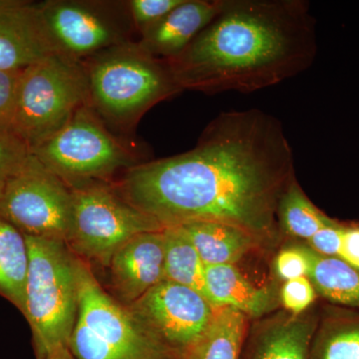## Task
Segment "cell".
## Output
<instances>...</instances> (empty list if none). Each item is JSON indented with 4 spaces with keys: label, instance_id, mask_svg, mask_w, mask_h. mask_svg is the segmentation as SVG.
<instances>
[{
    "label": "cell",
    "instance_id": "obj_1",
    "mask_svg": "<svg viewBox=\"0 0 359 359\" xmlns=\"http://www.w3.org/2000/svg\"><path fill=\"white\" fill-rule=\"evenodd\" d=\"M294 179L282 123L250 109L219 114L189 152L129 168L117 190L164 229L217 222L271 247L282 236L278 203Z\"/></svg>",
    "mask_w": 359,
    "mask_h": 359
},
{
    "label": "cell",
    "instance_id": "obj_2",
    "mask_svg": "<svg viewBox=\"0 0 359 359\" xmlns=\"http://www.w3.org/2000/svg\"><path fill=\"white\" fill-rule=\"evenodd\" d=\"M316 50L306 0H224L185 50L165 61L182 90L252 93L304 72Z\"/></svg>",
    "mask_w": 359,
    "mask_h": 359
},
{
    "label": "cell",
    "instance_id": "obj_3",
    "mask_svg": "<svg viewBox=\"0 0 359 359\" xmlns=\"http://www.w3.org/2000/svg\"><path fill=\"white\" fill-rule=\"evenodd\" d=\"M78 318L69 348L75 359H183L103 290L76 256Z\"/></svg>",
    "mask_w": 359,
    "mask_h": 359
},
{
    "label": "cell",
    "instance_id": "obj_4",
    "mask_svg": "<svg viewBox=\"0 0 359 359\" xmlns=\"http://www.w3.org/2000/svg\"><path fill=\"white\" fill-rule=\"evenodd\" d=\"M25 316L37 359L69 347L78 318L76 256L65 241L26 237Z\"/></svg>",
    "mask_w": 359,
    "mask_h": 359
},
{
    "label": "cell",
    "instance_id": "obj_5",
    "mask_svg": "<svg viewBox=\"0 0 359 359\" xmlns=\"http://www.w3.org/2000/svg\"><path fill=\"white\" fill-rule=\"evenodd\" d=\"M89 103L104 117L128 122L182 91L166 61L126 42L93 56L86 65Z\"/></svg>",
    "mask_w": 359,
    "mask_h": 359
},
{
    "label": "cell",
    "instance_id": "obj_6",
    "mask_svg": "<svg viewBox=\"0 0 359 359\" xmlns=\"http://www.w3.org/2000/svg\"><path fill=\"white\" fill-rule=\"evenodd\" d=\"M86 105V66L67 54H53L21 72L11 132L32 151Z\"/></svg>",
    "mask_w": 359,
    "mask_h": 359
},
{
    "label": "cell",
    "instance_id": "obj_7",
    "mask_svg": "<svg viewBox=\"0 0 359 359\" xmlns=\"http://www.w3.org/2000/svg\"><path fill=\"white\" fill-rule=\"evenodd\" d=\"M72 215L66 244L81 259L108 269L113 256L135 236L164 230L130 204L117 189L90 183L72 189Z\"/></svg>",
    "mask_w": 359,
    "mask_h": 359
},
{
    "label": "cell",
    "instance_id": "obj_8",
    "mask_svg": "<svg viewBox=\"0 0 359 359\" xmlns=\"http://www.w3.org/2000/svg\"><path fill=\"white\" fill-rule=\"evenodd\" d=\"M32 154L71 189L129 166L132 156L106 130L90 105L32 150Z\"/></svg>",
    "mask_w": 359,
    "mask_h": 359
},
{
    "label": "cell",
    "instance_id": "obj_9",
    "mask_svg": "<svg viewBox=\"0 0 359 359\" xmlns=\"http://www.w3.org/2000/svg\"><path fill=\"white\" fill-rule=\"evenodd\" d=\"M72 189L32 154L4 182L0 217L26 237L66 242L72 215Z\"/></svg>",
    "mask_w": 359,
    "mask_h": 359
},
{
    "label": "cell",
    "instance_id": "obj_10",
    "mask_svg": "<svg viewBox=\"0 0 359 359\" xmlns=\"http://www.w3.org/2000/svg\"><path fill=\"white\" fill-rule=\"evenodd\" d=\"M127 308L183 359L204 337L217 309L199 292L170 280H162Z\"/></svg>",
    "mask_w": 359,
    "mask_h": 359
},
{
    "label": "cell",
    "instance_id": "obj_11",
    "mask_svg": "<svg viewBox=\"0 0 359 359\" xmlns=\"http://www.w3.org/2000/svg\"><path fill=\"white\" fill-rule=\"evenodd\" d=\"M39 6L54 41L71 57H93L127 42L126 21L112 4L48 0Z\"/></svg>",
    "mask_w": 359,
    "mask_h": 359
},
{
    "label": "cell",
    "instance_id": "obj_12",
    "mask_svg": "<svg viewBox=\"0 0 359 359\" xmlns=\"http://www.w3.org/2000/svg\"><path fill=\"white\" fill-rule=\"evenodd\" d=\"M55 53L62 52L39 4L0 0V69L23 70Z\"/></svg>",
    "mask_w": 359,
    "mask_h": 359
},
{
    "label": "cell",
    "instance_id": "obj_13",
    "mask_svg": "<svg viewBox=\"0 0 359 359\" xmlns=\"http://www.w3.org/2000/svg\"><path fill=\"white\" fill-rule=\"evenodd\" d=\"M117 301L130 306L164 280L163 231L135 236L115 252L109 266Z\"/></svg>",
    "mask_w": 359,
    "mask_h": 359
},
{
    "label": "cell",
    "instance_id": "obj_14",
    "mask_svg": "<svg viewBox=\"0 0 359 359\" xmlns=\"http://www.w3.org/2000/svg\"><path fill=\"white\" fill-rule=\"evenodd\" d=\"M320 309L280 311L264 318L245 337L240 359H309Z\"/></svg>",
    "mask_w": 359,
    "mask_h": 359
},
{
    "label": "cell",
    "instance_id": "obj_15",
    "mask_svg": "<svg viewBox=\"0 0 359 359\" xmlns=\"http://www.w3.org/2000/svg\"><path fill=\"white\" fill-rule=\"evenodd\" d=\"M224 0H184L147 32L139 45L153 57L171 60L179 56L219 13Z\"/></svg>",
    "mask_w": 359,
    "mask_h": 359
},
{
    "label": "cell",
    "instance_id": "obj_16",
    "mask_svg": "<svg viewBox=\"0 0 359 359\" xmlns=\"http://www.w3.org/2000/svg\"><path fill=\"white\" fill-rule=\"evenodd\" d=\"M205 283L207 299L214 308L230 306L248 318L269 316L280 304V294L250 283L233 264L205 266Z\"/></svg>",
    "mask_w": 359,
    "mask_h": 359
},
{
    "label": "cell",
    "instance_id": "obj_17",
    "mask_svg": "<svg viewBox=\"0 0 359 359\" xmlns=\"http://www.w3.org/2000/svg\"><path fill=\"white\" fill-rule=\"evenodd\" d=\"M190 240L205 266L233 264L264 245L249 231L217 222H194L177 226Z\"/></svg>",
    "mask_w": 359,
    "mask_h": 359
},
{
    "label": "cell",
    "instance_id": "obj_18",
    "mask_svg": "<svg viewBox=\"0 0 359 359\" xmlns=\"http://www.w3.org/2000/svg\"><path fill=\"white\" fill-rule=\"evenodd\" d=\"M309 359H359V306L320 308Z\"/></svg>",
    "mask_w": 359,
    "mask_h": 359
},
{
    "label": "cell",
    "instance_id": "obj_19",
    "mask_svg": "<svg viewBox=\"0 0 359 359\" xmlns=\"http://www.w3.org/2000/svg\"><path fill=\"white\" fill-rule=\"evenodd\" d=\"M308 257L306 278L316 294L337 306H359V271L339 257L323 256L302 245Z\"/></svg>",
    "mask_w": 359,
    "mask_h": 359
},
{
    "label": "cell",
    "instance_id": "obj_20",
    "mask_svg": "<svg viewBox=\"0 0 359 359\" xmlns=\"http://www.w3.org/2000/svg\"><path fill=\"white\" fill-rule=\"evenodd\" d=\"M248 318L230 306L217 309L204 337L185 359H240L248 334Z\"/></svg>",
    "mask_w": 359,
    "mask_h": 359
},
{
    "label": "cell",
    "instance_id": "obj_21",
    "mask_svg": "<svg viewBox=\"0 0 359 359\" xmlns=\"http://www.w3.org/2000/svg\"><path fill=\"white\" fill-rule=\"evenodd\" d=\"M29 255L25 236L0 217V295L25 311Z\"/></svg>",
    "mask_w": 359,
    "mask_h": 359
},
{
    "label": "cell",
    "instance_id": "obj_22",
    "mask_svg": "<svg viewBox=\"0 0 359 359\" xmlns=\"http://www.w3.org/2000/svg\"><path fill=\"white\" fill-rule=\"evenodd\" d=\"M163 235L164 280L190 287L207 299L205 264L201 259L199 252L179 226L164 229Z\"/></svg>",
    "mask_w": 359,
    "mask_h": 359
},
{
    "label": "cell",
    "instance_id": "obj_23",
    "mask_svg": "<svg viewBox=\"0 0 359 359\" xmlns=\"http://www.w3.org/2000/svg\"><path fill=\"white\" fill-rule=\"evenodd\" d=\"M276 219L282 235L304 242L334 221L313 204L297 178L278 203Z\"/></svg>",
    "mask_w": 359,
    "mask_h": 359
},
{
    "label": "cell",
    "instance_id": "obj_24",
    "mask_svg": "<svg viewBox=\"0 0 359 359\" xmlns=\"http://www.w3.org/2000/svg\"><path fill=\"white\" fill-rule=\"evenodd\" d=\"M184 0H131L127 2L130 18L143 34L171 13Z\"/></svg>",
    "mask_w": 359,
    "mask_h": 359
},
{
    "label": "cell",
    "instance_id": "obj_25",
    "mask_svg": "<svg viewBox=\"0 0 359 359\" xmlns=\"http://www.w3.org/2000/svg\"><path fill=\"white\" fill-rule=\"evenodd\" d=\"M32 151L11 132L0 131V181L6 182L25 166Z\"/></svg>",
    "mask_w": 359,
    "mask_h": 359
},
{
    "label": "cell",
    "instance_id": "obj_26",
    "mask_svg": "<svg viewBox=\"0 0 359 359\" xmlns=\"http://www.w3.org/2000/svg\"><path fill=\"white\" fill-rule=\"evenodd\" d=\"M316 294L313 285L306 276L287 280L280 292V304L287 313L301 314L311 309L316 302Z\"/></svg>",
    "mask_w": 359,
    "mask_h": 359
},
{
    "label": "cell",
    "instance_id": "obj_27",
    "mask_svg": "<svg viewBox=\"0 0 359 359\" xmlns=\"http://www.w3.org/2000/svg\"><path fill=\"white\" fill-rule=\"evenodd\" d=\"M21 72L22 70L0 69V131L13 133L11 128Z\"/></svg>",
    "mask_w": 359,
    "mask_h": 359
},
{
    "label": "cell",
    "instance_id": "obj_28",
    "mask_svg": "<svg viewBox=\"0 0 359 359\" xmlns=\"http://www.w3.org/2000/svg\"><path fill=\"white\" fill-rule=\"evenodd\" d=\"M275 269L280 280H287L308 275L309 262L302 245H292L278 252Z\"/></svg>",
    "mask_w": 359,
    "mask_h": 359
},
{
    "label": "cell",
    "instance_id": "obj_29",
    "mask_svg": "<svg viewBox=\"0 0 359 359\" xmlns=\"http://www.w3.org/2000/svg\"><path fill=\"white\" fill-rule=\"evenodd\" d=\"M346 223L334 219L332 224L320 229L313 237L306 241L309 249L327 257H339L340 245H341L342 233Z\"/></svg>",
    "mask_w": 359,
    "mask_h": 359
},
{
    "label": "cell",
    "instance_id": "obj_30",
    "mask_svg": "<svg viewBox=\"0 0 359 359\" xmlns=\"http://www.w3.org/2000/svg\"><path fill=\"white\" fill-rule=\"evenodd\" d=\"M337 257L359 271V224L346 223Z\"/></svg>",
    "mask_w": 359,
    "mask_h": 359
},
{
    "label": "cell",
    "instance_id": "obj_31",
    "mask_svg": "<svg viewBox=\"0 0 359 359\" xmlns=\"http://www.w3.org/2000/svg\"><path fill=\"white\" fill-rule=\"evenodd\" d=\"M45 359H75L69 347H60L49 354Z\"/></svg>",
    "mask_w": 359,
    "mask_h": 359
},
{
    "label": "cell",
    "instance_id": "obj_32",
    "mask_svg": "<svg viewBox=\"0 0 359 359\" xmlns=\"http://www.w3.org/2000/svg\"><path fill=\"white\" fill-rule=\"evenodd\" d=\"M4 182L0 181V197H1L2 191H4Z\"/></svg>",
    "mask_w": 359,
    "mask_h": 359
}]
</instances>
